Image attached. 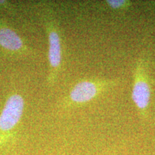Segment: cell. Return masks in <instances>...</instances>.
Instances as JSON below:
<instances>
[{"label": "cell", "instance_id": "obj_1", "mask_svg": "<svg viewBox=\"0 0 155 155\" xmlns=\"http://www.w3.org/2000/svg\"><path fill=\"white\" fill-rule=\"evenodd\" d=\"M147 71L148 68L145 58H139L134 73L131 98L139 114L143 118L147 117L152 96V88Z\"/></svg>", "mask_w": 155, "mask_h": 155}, {"label": "cell", "instance_id": "obj_2", "mask_svg": "<svg viewBox=\"0 0 155 155\" xmlns=\"http://www.w3.org/2000/svg\"><path fill=\"white\" fill-rule=\"evenodd\" d=\"M25 100L19 94L10 96L0 114V149L10 140L22 118Z\"/></svg>", "mask_w": 155, "mask_h": 155}, {"label": "cell", "instance_id": "obj_3", "mask_svg": "<svg viewBox=\"0 0 155 155\" xmlns=\"http://www.w3.org/2000/svg\"><path fill=\"white\" fill-rule=\"evenodd\" d=\"M114 81L88 79L77 83L64 101L65 106H77L94 99L115 85Z\"/></svg>", "mask_w": 155, "mask_h": 155}, {"label": "cell", "instance_id": "obj_4", "mask_svg": "<svg viewBox=\"0 0 155 155\" xmlns=\"http://www.w3.org/2000/svg\"><path fill=\"white\" fill-rule=\"evenodd\" d=\"M48 61L50 65L49 81L53 83L58 76L61 69L62 61L61 40L59 30L55 26V23L51 22L48 28Z\"/></svg>", "mask_w": 155, "mask_h": 155}, {"label": "cell", "instance_id": "obj_5", "mask_svg": "<svg viewBox=\"0 0 155 155\" xmlns=\"http://www.w3.org/2000/svg\"><path fill=\"white\" fill-rule=\"evenodd\" d=\"M0 47L12 54H22L25 48L19 35L6 25H0Z\"/></svg>", "mask_w": 155, "mask_h": 155}, {"label": "cell", "instance_id": "obj_6", "mask_svg": "<svg viewBox=\"0 0 155 155\" xmlns=\"http://www.w3.org/2000/svg\"><path fill=\"white\" fill-rule=\"evenodd\" d=\"M106 2L108 7L115 11L126 9L131 5V2L127 0H108Z\"/></svg>", "mask_w": 155, "mask_h": 155}]
</instances>
